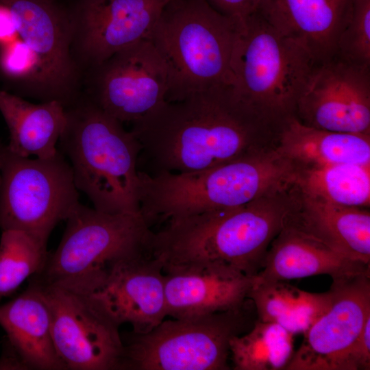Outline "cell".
Masks as SVG:
<instances>
[{
    "label": "cell",
    "instance_id": "cell-1",
    "mask_svg": "<svg viewBox=\"0 0 370 370\" xmlns=\"http://www.w3.org/2000/svg\"><path fill=\"white\" fill-rule=\"evenodd\" d=\"M138 165L147 175L198 172L256 149L275 129L249 110L230 84L165 101L132 124Z\"/></svg>",
    "mask_w": 370,
    "mask_h": 370
},
{
    "label": "cell",
    "instance_id": "cell-2",
    "mask_svg": "<svg viewBox=\"0 0 370 370\" xmlns=\"http://www.w3.org/2000/svg\"><path fill=\"white\" fill-rule=\"evenodd\" d=\"M282 194L170 220L164 229L153 232L149 252L163 269L218 262L256 275L269 246L295 211Z\"/></svg>",
    "mask_w": 370,
    "mask_h": 370
},
{
    "label": "cell",
    "instance_id": "cell-3",
    "mask_svg": "<svg viewBox=\"0 0 370 370\" xmlns=\"http://www.w3.org/2000/svg\"><path fill=\"white\" fill-rule=\"evenodd\" d=\"M296 164L277 149L257 148L207 170L149 175L138 171L140 212L152 222L238 207L284 193L295 184Z\"/></svg>",
    "mask_w": 370,
    "mask_h": 370
},
{
    "label": "cell",
    "instance_id": "cell-4",
    "mask_svg": "<svg viewBox=\"0 0 370 370\" xmlns=\"http://www.w3.org/2000/svg\"><path fill=\"white\" fill-rule=\"evenodd\" d=\"M66 108L60 151L69 160L78 190L97 210L140 213L136 138L90 99Z\"/></svg>",
    "mask_w": 370,
    "mask_h": 370
},
{
    "label": "cell",
    "instance_id": "cell-5",
    "mask_svg": "<svg viewBox=\"0 0 370 370\" xmlns=\"http://www.w3.org/2000/svg\"><path fill=\"white\" fill-rule=\"evenodd\" d=\"M241 20L222 14L207 0H169L149 40L167 68L166 101L231 84L230 63Z\"/></svg>",
    "mask_w": 370,
    "mask_h": 370
},
{
    "label": "cell",
    "instance_id": "cell-6",
    "mask_svg": "<svg viewBox=\"0 0 370 370\" xmlns=\"http://www.w3.org/2000/svg\"><path fill=\"white\" fill-rule=\"evenodd\" d=\"M314 64L302 47L278 32L256 10L241 21L230 85L249 110L277 130L295 115Z\"/></svg>",
    "mask_w": 370,
    "mask_h": 370
},
{
    "label": "cell",
    "instance_id": "cell-7",
    "mask_svg": "<svg viewBox=\"0 0 370 370\" xmlns=\"http://www.w3.org/2000/svg\"><path fill=\"white\" fill-rule=\"evenodd\" d=\"M243 307L208 314L163 320L145 334L132 333L120 369L226 370L230 342L248 328Z\"/></svg>",
    "mask_w": 370,
    "mask_h": 370
},
{
    "label": "cell",
    "instance_id": "cell-8",
    "mask_svg": "<svg viewBox=\"0 0 370 370\" xmlns=\"http://www.w3.org/2000/svg\"><path fill=\"white\" fill-rule=\"evenodd\" d=\"M69 162L58 150L48 158L10 153L6 145L0 183V229L26 232L47 242L79 204Z\"/></svg>",
    "mask_w": 370,
    "mask_h": 370
},
{
    "label": "cell",
    "instance_id": "cell-9",
    "mask_svg": "<svg viewBox=\"0 0 370 370\" xmlns=\"http://www.w3.org/2000/svg\"><path fill=\"white\" fill-rule=\"evenodd\" d=\"M61 241L43 269L45 283H70L122 258L149 251L153 232L140 213L110 214L79 204L66 219Z\"/></svg>",
    "mask_w": 370,
    "mask_h": 370
},
{
    "label": "cell",
    "instance_id": "cell-10",
    "mask_svg": "<svg viewBox=\"0 0 370 370\" xmlns=\"http://www.w3.org/2000/svg\"><path fill=\"white\" fill-rule=\"evenodd\" d=\"M49 308L53 344L66 370L120 369L124 349L119 328L84 293L32 278Z\"/></svg>",
    "mask_w": 370,
    "mask_h": 370
},
{
    "label": "cell",
    "instance_id": "cell-11",
    "mask_svg": "<svg viewBox=\"0 0 370 370\" xmlns=\"http://www.w3.org/2000/svg\"><path fill=\"white\" fill-rule=\"evenodd\" d=\"M87 295L113 322L130 323L133 333L145 334L167 316L163 266L149 251L111 262L70 283Z\"/></svg>",
    "mask_w": 370,
    "mask_h": 370
},
{
    "label": "cell",
    "instance_id": "cell-12",
    "mask_svg": "<svg viewBox=\"0 0 370 370\" xmlns=\"http://www.w3.org/2000/svg\"><path fill=\"white\" fill-rule=\"evenodd\" d=\"M92 70L89 99L121 123L133 124L166 101L167 68L149 39L116 52Z\"/></svg>",
    "mask_w": 370,
    "mask_h": 370
},
{
    "label": "cell",
    "instance_id": "cell-13",
    "mask_svg": "<svg viewBox=\"0 0 370 370\" xmlns=\"http://www.w3.org/2000/svg\"><path fill=\"white\" fill-rule=\"evenodd\" d=\"M295 116L316 128L369 135L370 65L356 64L337 55L314 64Z\"/></svg>",
    "mask_w": 370,
    "mask_h": 370
},
{
    "label": "cell",
    "instance_id": "cell-14",
    "mask_svg": "<svg viewBox=\"0 0 370 370\" xmlns=\"http://www.w3.org/2000/svg\"><path fill=\"white\" fill-rule=\"evenodd\" d=\"M369 276L332 280L326 310L304 334L286 370H349L350 350L370 317Z\"/></svg>",
    "mask_w": 370,
    "mask_h": 370
},
{
    "label": "cell",
    "instance_id": "cell-15",
    "mask_svg": "<svg viewBox=\"0 0 370 370\" xmlns=\"http://www.w3.org/2000/svg\"><path fill=\"white\" fill-rule=\"evenodd\" d=\"M169 0H73L66 5L75 46L92 69L116 52L149 39Z\"/></svg>",
    "mask_w": 370,
    "mask_h": 370
},
{
    "label": "cell",
    "instance_id": "cell-16",
    "mask_svg": "<svg viewBox=\"0 0 370 370\" xmlns=\"http://www.w3.org/2000/svg\"><path fill=\"white\" fill-rule=\"evenodd\" d=\"M11 10L18 37L39 58L49 100L66 108L77 100V66L72 54V33L66 5L57 0H0Z\"/></svg>",
    "mask_w": 370,
    "mask_h": 370
},
{
    "label": "cell",
    "instance_id": "cell-17",
    "mask_svg": "<svg viewBox=\"0 0 370 370\" xmlns=\"http://www.w3.org/2000/svg\"><path fill=\"white\" fill-rule=\"evenodd\" d=\"M167 316L183 318L243 307L255 282L250 276L218 262L163 269Z\"/></svg>",
    "mask_w": 370,
    "mask_h": 370
},
{
    "label": "cell",
    "instance_id": "cell-18",
    "mask_svg": "<svg viewBox=\"0 0 370 370\" xmlns=\"http://www.w3.org/2000/svg\"><path fill=\"white\" fill-rule=\"evenodd\" d=\"M256 282L287 281L319 275L332 280L370 275L369 264L350 260L292 221L273 240Z\"/></svg>",
    "mask_w": 370,
    "mask_h": 370
},
{
    "label": "cell",
    "instance_id": "cell-19",
    "mask_svg": "<svg viewBox=\"0 0 370 370\" xmlns=\"http://www.w3.org/2000/svg\"><path fill=\"white\" fill-rule=\"evenodd\" d=\"M351 0H261L256 9L283 36L302 47L314 64L336 53Z\"/></svg>",
    "mask_w": 370,
    "mask_h": 370
},
{
    "label": "cell",
    "instance_id": "cell-20",
    "mask_svg": "<svg viewBox=\"0 0 370 370\" xmlns=\"http://www.w3.org/2000/svg\"><path fill=\"white\" fill-rule=\"evenodd\" d=\"M0 325L27 369L66 370L53 344L48 306L34 282L0 306Z\"/></svg>",
    "mask_w": 370,
    "mask_h": 370
},
{
    "label": "cell",
    "instance_id": "cell-21",
    "mask_svg": "<svg viewBox=\"0 0 370 370\" xmlns=\"http://www.w3.org/2000/svg\"><path fill=\"white\" fill-rule=\"evenodd\" d=\"M0 112L10 132L8 150L21 157L48 158L67 123L66 107L58 100L35 104L0 88Z\"/></svg>",
    "mask_w": 370,
    "mask_h": 370
},
{
    "label": "cell",
    "instance_id": "cell-22",
    "mask_svg": "<svg viewBox=\"0 0 370 370\" xmlns=\"http://www.w3.org/2000/svg\"><path fill=\"white\" fill-rule=\"evenodd\" d=\"M292 221L330 247L354 261L370 263V213L304 195Z\"/></svg>",
    "mask_w": 370,
    "mask_h": 370
},
{
    "label": "cell",
    "instance_id": "cell-23",
    "mask_svg": "<svg viewBox=\"0 0 370 370\" xmlns=\"http://www.w3.org/2000/svg\"><path fill=\"white\" fill-rule=\"evenodd\" d=\"M277 149L305 166L335 164H370L369 135L316 128L301 123L295 115L278 128Z\"/></svg>",
    "mask_w": 370,
    "mask_h": 370
},
{
    "label": "cell",
    "instance_id": "cell-24",
    "mask_svg": "<svg viewBox=\"0 0 370 370\" xmlns=\"http://www.w3.org/2000/svg\"><path fill=\"white\" fill-rule=\"evenodd\" d=\"M329 291L310 293L285 281L255 282L248 299L253 303L258 319L275 323L293 335L304 334L326 310Z\"/></svg>",
    "mask_w": 370,
    "mask_h": 370
},
{
    "label": "cell",
    "instance_id": "cell-25",
    "mask_svg": "<svg viewBox=\"0 0 370 370\" xmlns=\"http://www.w3.org/2000/svg\"><path fill=\"white\" fill-rule=\"evenodd\" d=\"M295 184L304 195L358 208L369 206L370 164H335L297 170Z\"/></svg>",
    "mask_w": 370,
    "mask_h": 370
},
{
    "label": "cell",
    "instance_id": "cell-26",
    "mask_svg": "<svg viewBox=\"0 0 370 370\" xmlns=\"http://www.w3.org/2000/svg\"><path fill=\"white\" fill-rule=\"evenodd\" d=\"M293 336L275 323L256 319L246 334L230 340L234 369H286L294 354Z\"/></svg>",
    "mask_w": 370,
    "mask_h": 370
},
{
    "label": "cell",
    "instance_id": "cell-27",
    "mask_svg": "<svg viewBox=\"0 0 370 370\" xmlns=\"http://www.w3.org/2000/svg\"><path fill=\"white\" fill-rule=\"evenodd\" d=\"M47 242L21 230H2L0 238V299L12 294L44 268Z\"/></svg>",
    "mask_w": 370,
    "mask_h": 370
},
{
    "label": "cell",
    "instance_id": "cell-28",
    "mask_svg": "<svg viewBox=\"0 0 370 370\" xmlns=\"http://www.w3.org/2000/svg\"><path fill=\"white\" fill-rule=\"evenodd\" d=\"M336 55L356 64L370 65V0H351Z\"/></svg>",
    "mask_w": 370,
    "mask_h": 370
},
{
    "label": "cell",
    "instance_id": "cell-29",
    "mask_svg": "<svg viewBox=\"0 0 370 370\" xmlns=\"http://www.w3.org/2000/svg\"><path fill=\"white\" fill-rule=\"evenodd\" d=\"M0 69L10 78L36 86V97L50 101L42 63L20 38L0 47Z\"/></svg>",
    "mask_w": 370,
    "mask_h": 370
},
{
    "label": "cell",
    "instance_id": "cell-30",
    "mask_svg": "<svg viewBox=\"0 0 370 370\" xmlns=\"http://www.w3.org/2000/svg\"><path fill=\"white\" fill-rule=\"evenodd\" d=\"M349 368V370L370 369V317L350 350Z\"/></svg>",
    "mask_w": 370,
    "mask_h": 370
},
{
    "label": "cell",
    "instance_id": "cell-31",
    "mask_svg": "<svg viewBox=\"0 0 370 370\" xmlns=\"http://www.w3.org/2000/svg\"><path fill=\"white\" fill-rule=\"evenodd\" d=\"M261 0H207L223 15L242 20L258 8Z\"/></svg>",
    "mask_w": 370,
    "mask_h": 370
},
{
    "label": "cell",
    "instance_id": "cell-32",
    "mask_svg": "<svg viewBox=\"0 0 370 370\" xmlns=\"http://www.w3.org/2000/svg\"><path fill=\"white\" fill-rule=\"evenodd\" d=\"M19 38L10 9L0 2V47Z\"/></svg>",
    "mask_w": 370,
    "mask_h": 370
},
{
    "label": "cell",
    "instance_id": "cell-33",
    "mask_svg": "<svg viewBox=\"0 0 370 370\" xmlns=\"http://www.w3.org/2000/svg\"><path fill=\"white\" fill-rule=\"evenodd\" d=\"M6 150V145L0 141V183H1V167L3 164V160L4 155Z\"/></svg>",
    "mask_w": 370,
    "mask_h": 370
},
{
    "label": "cell",
    "instance_id": "cell-34",
    "mask_svg": "<svg viewBox=\"0 0 370 370\" xmlns=\"http://www.w3.org/2000/svg\"><path fill=\"white\" fill-rule=\"evenodd\" d=\"M57 1H60V0H57Z\"/></svg>",
    "mask_w": 370,
    "mask_h": 370
}]
</instances>
